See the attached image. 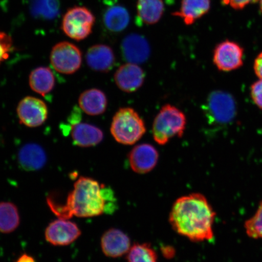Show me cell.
Wrapping results in <instances>:
<instances>
[{"instance_id": "14", "label": "cell", "mask_w": 262, "mask_h": 262, "mask_svg": "<svg viewBox=\"0 0 262 262\" xmlns=\"http://www.w3.org/2000/svg\"><path fill=\"white\" fill-rule=\"evenodd\" d=\"M145 77V73L139 66L130 63L121 66L114 75L118 88L127 93H134L142 87Z\"/></svg>"}, {"instance_id": "11", "label": "cell", "mask_w": 262, "mask_h": 262, "mask_svg": "<svg viewBox=\"0 0 262 262\" xmlns=\"http://www.w3.org/2000/svg\"><path fill=\"white\" fill-rule=\"evenodd\" d=\"M159 157L156 147L150 144L143 143L131 150L128 155V161L133 171L144 174L155 168Z\"/></svg>"}, {"instance_id": "25", "label": "cell", "mask_w": 262, "mask_h": 262, "mask_svg": "<svg viewBox=\"0 0 262 262\" xmlns=\"http://www.w3.org/2000/svg\"><path fill=\"white\" fill-rule=\"evenodd\" d=\"M244 228L249 237L262 239V201L254 214L245 222Z\"/></svg>"}, {"instance_id": "9", "label": "cell", "mask_w": 262, "mask_h": 262, "mask_svg": "<svg viewBox=\"0 0 262 262\" xmlns=\"http://www.w3.org/2000/svg\"><path fill=\"white\" fill-rule=\"evenodd\" d=\"M16 113L19 122L29 127L40 126L48 117L47 104L40 98L26 97L19 101Z\"/></svg>"}, {"instance_id": "12", "label": "cell", "mask_w": 262, "mask_h": 262, "mask_svg": "<svg viewBox=\"0 0 262 262\" xmlns=\"http://www.w3.org/2000/svg\"><path fill=\"white\" fill-rule=\"evenodd\" d=\"M121 49L124 60L130 63H145L150 56L148 41L143 36L137 34L127 35L122 42Z\"/></svg>"}, {"instance_id": "21", "label": "cell", "mask_w": 262, "mask_h": 262, "mask_svg": "<svg viewBox=\"0 0 262 262\" xmlns=\"http://www.w3.org/2000/svg\"><path fill=\"white\" fill-rule=\"evenodd\" d=\"M29 86L36 93L45 96L55 86V77L50 68L39 67L31 72L29 78Z\"/></svg>"}, {"instance_id": "16", "label": "cell", "mask_w": 262, "mask_h": 262, "mask_svg": "<svg viewBox=\"0 0 262 262\" xmlns=\"http://www.w3.org/2000/svg\"><path fill=\"white\" fill-rule=\"evenodd\" d=\"M47 161V154L36 143H28L21 147L18 154V162L23 169L35 171L43 168Z\"/></svg>"}, {"instance_id": "2", "label": "cell", "mask_w": 262, "mask_h": 262, "mask_svg": "<svg viewBox=\"0 0 262 262\" xmlns=\"http://www.w3.org/2000/svg\"><path fill=\"white\" fill-rule=\"evenodd\" d=\"M216 212L206 196L192 193L177 199L169 221L177 233L194 242L212 240L214 237Z\"/></svg>"}, {"instance_id": "10", "label": "cell", "mask_w": 262, "mask_h": 262, "mask_svg": "<svg viewBox=\"0 0 262 262\" xmlns=\"http://www.w3.org/2000/svg\"><path fill=\"white\" fill-rule=\"evenodd\" d=\"M81 234L80 228L75 223L59 219L52 222L46 229L45 238L52 245L66 246L73 243Z\"/></svg>"}, {"instance_id": "7", "label": "cell", "mask_w": 262, "mask_h": 262, "mask_svg": "<svg viewBox=\"0 0 262 262\" xmlns=\"http://www.w3.org/2000/svg\"><path fill=\"white\" fill-rule=\"evenodd\" d=\"M52 67L58 73L73 74L79 70L82 63V54L76 45L62 41L55 45L50 54Z\"/></svg>"}, {"instance_id": "5", "label": "cell", "mask_w": 262, "mask_h": 262, "mask_svg": "<svg viewBox=\"0 0 262 262\" xmlns=\"http://www.w3.org/2000/svg\"><path fill=\"white\" fill-rule=\"evenodd\" d=\"M204 112L209 123L225 125L236 116V103L230 94L222 91H213L206 99Z\"/></svg>"}, {"instance_id": "6", "label": "cell", "mask_w": 262, "mask_h": 262, "mask_svg": "<svg viewBox=\"0 0 262 262\" xmlns=\"http://www.w3.org/2000/svg\"><path fill=\"white\" fill-rule=\"evenodd\" d=\"M96 18L89 9L75 6L68 10L61 23L66 35L74 40L81 41L89 37L93 31Z\"/></svg>"}, {"instance_id": "3", "label": "cell", "mask_w": 262, "mask_h": 262, "mask_svg": "<svg viewBox=\"0 0 262 262\" xmlns=\"http://www.w3.org/2000/svg\"><path fill=\"white\" fill-rule=\"evenodd\" d=\"M145 124L138 113L130 107L121 108L113 119L111 133L118 143L133 145L146 133Z\"/></svg>"}, {"instance_id": "13", "label": "cell", "mask_w": 262, "mask_h": 262, "mask_svg": "<svg viewBox=\"0 0 262 262\" xmlns=\"http://www.w3.org/2000/svg\"><path fill=\"white\" fill-rule=\"evenodd\" d=\"M101 247L106 257L118 258L128 253L131 247L130 238L120 229H108L101 238Z\"/></svg>"}, {"instance_id": "30", "label": "cell", "mask_w": 262, "mask_h": 262, "mask_svg": "<svg viewBox=\"0 0 262 262\" xmlns=\"http://www.w3.org/2000/svg\"><path fill=\"white\" fill-rule=\"evenodd\" d=\"M254 70L257 77L262 80V52L255 59Z\"/></svg>"}, {"instance_id": "29", "label": "cell", "mask_w": 262, "mask_h": 262, "mask_svg": "<svg viewBox=\"0 0 262 262\" xmlns=\"http://www.w3.org/2000/svg\"><path fill=\"white\" fill-rule=\"evenodd\" d=\"M223 5L229 6L232 8L236 10L244 9L252 3H255V0H222Z\"/></svg>"}, {"instance_id": "23", "label": "cell", "mask_w": 262, "mask_h": 262, "mask_svg": "<svg viewBox=\"0 0 262 262\" xmlns=\"http://www.w3.org/2000/svg\"><path fill=\"white\" fill-rule=\"evenodd\" d=\"M20 217L18 208L11 202L0 203V232L11 233L18 227Z\"/></svg>"}, {"instance_id": "20", "label": "cell", "mask_w": 262, "mask_h": 262, "mask_svg": "<svg viewBox=\"0 0 262 262\" xmlns=\"http://www.w3.org/2000/svg\"><path fill=\"white\" fill-rule=\"evenodd\" d=\"M210 0H182L179 11L172 15L183 19L185 25H191L209 11Z\"/></svg>"}, {"instance_id": "32", "label": "cell", "mask_w": 262, "mask_h": 262, "mask_svg": "<svg viewBox=\"0 0 262 262\" xmlns=\"http://www.w3.org/2000/svg\"><path fill=\"white\" fill-rule=\"evenodd\" d=\"M255 3H258V4H259L260 11L262 12V0H255Z\"/></svg>"}, {"instance_id": "4", "label": "cell", "mask_w": 262, "mask_h": 262, "mask_svg": "<svg viewBox=\"0 0 262 262\" xmlns=\"http://www.w3.org/2000/svg\"><path fill=\"white\" fill-rule=\"evenodd\" d=\"M186 125L185 114L171 104H166L154 121L153 138L159 145H165L173 137H182Z\"/></svg>"}, {"instance_id": "19", "label": "cell", "mask_w": 262, "mask_h": 262, "mask_svg": "<svg viewBox=\"0 0 262 262\" xmlns=\"http://www.w3.org/2000/svg\"><path fill=\"white\" fill-rule=\"evenodd\" d=\"M137 11V25H152L161 19L165 6L163 0H138Z\"/></svg>"}, {"instance_id": "1", "label": "cell", "mask_w": 262, "mask_h": 262, "mask_svg": "<svg viewBox=\"0 0 262 262\" xmlns=\"http://www.w3.org/2000/svg\"><path fill=\"white\" fill-rule=\"evenodd\" d=\"M116 199L113 190L90 178L80 177L74 183L64 205L48 199L52 212L59 219L68 220L73 216L80 218L97 217L111 214L116 209Z\"/></svg>"}, {"instance_id": "24", "label": "cell", "mask_w": 262, "mask_h": 262, "mask_svg": "<svg viewBox=\"0 0 262 262\" xmlns=\"http://www.w3.org/2000/svg\"><path fill=\"white\" fill-rule=\"evenodd\" d=\"M127 262H158V255L149 244H135L127 254Z\"/></svg>"}, {"instance_id": "31", "label": "cell", "mask_w": 262, "mask_h": 262, "mask_svg": "<svg viewBox=\"0 0 262 262\" xmlns=\"http://www.w3.org/2000/svg\"><path fill=\"white\" fill-rule=\"evenodd\" d=\"M16 262H36L35 258L27 254H24Z\"/></svg>"}, {"instance_id": "27", "label": "cell", "mask_w": 262, "mask_h": 262, "mask_svg": "<svg viewBox=\"0 0 262 262\" xmlns=\"http://www.w3.org/2000/svg\"><path fill=\"white\" fill-rule=\"evenodd\" d=\"M13 49V41L11 36L0 31V64L8 60Z\"/></svg>"}, {"instance_id": "22", "label": "cell", "mask_w": 262, "mask_h": 262, "mask_svg": "<svg viewBox=\"0 0 262 262\" xmlns=\"http://www.w3.org/2000/svg\"><path fill=\"white\" fill-rule=\"evenodd\" d=\"M130 15L123 6L117 5L107 9L103 16V23L108 30L113 32H120L129 25Z\"/></svg>"}, {"instance_id": "15", "label": "cell", "mask_w": 262, "mask_h": 262, "mask_svg": "<svg viewBox=\"0 0 262 262\" xmlns=\"http://www.w3.org/2000/svg\"><path fill=\"white\" fill-rule=\"evenodd\" d=\"M86 60L91 70L100 73H107L112 69L116 61L114 51L109 46L96 45L87 51Z\"/></svg>"}, {"instance_id": "18", "label": "cell", "mask_w": 262, "mask_h": 262, "mask_svg": "<svg viewBox=\"0 0 262 262\" xmlns=\"http://www.w3.org/2000/svg\"><path fill=\"white\" fill-rule=\"evenodd\" d=\"M78 104L84 113L90 116H96L105 112L107 99L103 91L94 88L81 93L78 99Z\"/></svg>"}, {"instance_id": "26", "label": "cell", "mask_w": 262, "mask_h": 262, "mask_svg": "<svg viewBox=\"0 0 262 262\" xmlns=\"http://www.w3.org/2000/svg\"><path fill=\"white\" fill-rule=\"evenodd\" d=\"M34 9L36 14L53 18L58 12V2L57 0H35Z\"/></svg>"}, {"instance_id": "28", "label": "cell", "mask_w": 262, "mask_h": 262, "mask_svg": "<svg viewBox=\"0 0 262 262\" xmlns=\"http://www.w3.org/2000/svg\"><path fill=\"white\" fill-rule=\"evenodd\" d=\"M250 93L255 105L262 110V80L255 81L251 85Z\"/></svg>"}, {"instance_id": "17", "label": "cell", "mask_w": 262, "mask_h": 262, "mask_svg": "<svg viewBox=\"0 0 262 262\" xmlns=\"http://www.w3.org/2000/svg\"><path fill=\"white\" fill-rule=\"evenodd\" d=\"M71 137L75 145L88 147L98 145L103 140V131L89 123L78 122L71 127Z\"/></svg>"}, {"instance_id": "8", "label": "cell", "mask_w": 262, "mask_h": 262, "mask_svg": "<svg viewBox=\"0 0 262 262\" xmlns=\"http://www.w3.org/2000/svg\"><path fill=\"white\" fill-rule=\"evenodd\" d=\"M244 55L243 48L237 42L225 40L216 46L213 62L219 71H234L243 65Z\"/></svg>"}]
</instances>
